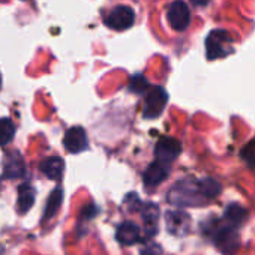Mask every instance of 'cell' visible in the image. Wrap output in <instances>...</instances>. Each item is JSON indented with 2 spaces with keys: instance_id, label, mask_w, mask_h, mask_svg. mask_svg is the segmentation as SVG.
Wrapping results in <instances>:
<instances>
[{
  "instance_id": "cb8c5ba5",
  "label": "cell",
  "mask_w": 255,
  "mask_h": 255,
  "mask_svg": "<svg viewBox=\"0 0 255 255\" xmlns=\"http://www.w3.org/2000/svg\"><path fill=\"white\" fill-rule=\"evenodd\" d=\"M0 87H2V77H0Z\"/></svg>"
},
{
  "instance_id": "3957f363",
  "label": "cell",
  "mask_w": 255,
  "mask_h": 255,
  "mask_svg": "<svg viewBox=\"0 0 255 255\" xmlns=\"http://www.w3.org/2000/svg\"><path fill=\"white\" fill-rule=\"evenodd\" d=\"M213 242L224 255H234L240 248L239 234L231 225H218L213 230Z\"/></svg>"
},
{
  "instance_id": "44dd1931",
  "label": "cell",
  "mask_w": 255,
  "mask_h": 255,
  "mask_svg": "<svg viewBox=\"0 0 255 255\" xmlns=\"http://www.w3.org/2000/svg\"><path fill=\"white\" fill-rule=\"evenodd\" d=\"M147 89H149V83H147V80L141 74L134 75L131 78V81H129V90L131 92H134V93H144Z\"/></svg>"
},
{
  "instance_id": "603a6c76",
  "label": "cell",
  "mask_w": 255,
  "mask_h": 255,
  "mask_svg": "<svg viewBox=\"0 0 255 255\" xmlns=\"http://www.w3.org/2000/svg\"><path fill=\"white\" fill-rule=\"evenodd\" d=\"M191 2L194 5H197V6H204V5H207L210 2V0H191Z\"/></svg>"
},
{
  "instance_id": "ba28073f",
  "label": "cell",
  "mask_w": 255,
  "mask_h": 255,
  "mask_svg": "<svg viewBox=\"0 0 255 255\" xmlns=\"http://www.w3.org/2000/svg\"><path fill=\"white\" fill-rule=\"evenodd\" d=\"M165 224L168 233L177 237H183L191 230V216L182 210H170L165 213Z\"/></svg>"
},
{
  "instance_id": "e0dca14e",
  "label": "cell",
  "mask_w": 255,
  "mask_h": 255,
  "mask_svg": "<svg viewBox=\"0 0 255 255\" xmlns=\"http://www.w3.org/2000/svg\"><path fill=\"white\" fill-rule=\"evenodd\" d=\"M197 186H198V191H200V194L203 195L204 200H213V198H216V197L221 194V191H222L221 183H219L216 179H213V177L201 179V180L197 183Z\"/></svg>"
},
{
  "instance_id": "30bf717a",
  "label": "cell",
  "mask_w": 255,
  "mask_h": 255,
  "mask_svg": "<svg viewBox=\"0 0 255 255\" xmlns=\"http://www.w3.org/2000/svg\"><path fill=\"white\" fill-rule=\"evenodd\" d=\"M26 174L24 159L20 152L12 150L5 155L3 159V179H20Z\"/></svg>"
},
{
  "instance_id": "ffe728a7",
  "label": "cell",
  "mask_w": 255,
  "mask_h": 255,
  "mask_svg": "<svg viewBox=\"0 0 255 255\" xmlns=\"http://www.w3.org/2000/svg\"><path fill=\"white\" fill-rule=\"evenodd\" d=\"M242 158L246 162V165L255 171V138L251 140L242 150Z\"/></svg>"
},
{
  "instance_id": "52a82bcc",
  "label": "cell",
  "mask_w": 255,
  "mask_h": 255,
  "mask_svg": "<svg viewBox=\"0 0 255 255\" xmlns=\"http://www.w3.org/2000/svg\"><path fill=\"white\" fill-rule=\"evenodd\" d=\"M167 18L170 26L177 30V32H183L189 23H191V12L189 8L185 2L182 0H176L168 6V12H167Z\"/></svg>"
},
{
  "instance_id": "5b68a950",
  "label": "cell",
  "mask_w": 255,
  "mask_h": 255,
  "mask_svg": "<svg viewBox=\"0 0 255 255\" xmlns=\"http://www.w3.org/2000/svg\"><path fill=\"white\" fill-rule=\"evenodd\" d=\"M182 152V143L173 137H162L155 147V158L158 162L168 165L176 161V158Z\"/></svg>"
},
{
  "instance_id": "7402d4cb",
  "label": "cell",
  "mask_w": 255,
  "mask_h": 255,
  "mask_svg": "<svg viewBox=\"0 0 255 255\" xmlns=\"http://www.w3.org/2000/svg\"><path fill=\"white\" fill-rule=\"evenodd\" d=\"M141 255H164V251L159 245L149 243V245H146V248H143Z\"/></svg>"
},
{
  "instance_id": "4fadbf2b",
  "label": "cell",
  "mask_w": 255,
  "mask_h": 255,
  "mask_svg": "<svg viewBox=\"0 0 255 255\" xmlns=\"http://www.w3.org/2000/svg\"><path fill=\"white\" fill-rule=\"evenodd\" d=\"M141 216L146 228V237L150 239L158 233V218H159V209L153 203H147L141 206Z\"/></svg>"
},
{
  "instance_id": "6da1fadb",
  "label": "cell",
  "mask_w": 255,
  "mask_h": 255,
  "mask_svg": "<svg viewBox=\"0 0 255 255\" xmlns=\"http://www.w3.org/2000/svg\"><path fill=\"white\" fill-rule=\"evenodd\" d=\"M168 201L174 206H182V207H197L200 206L204 198L198 191V186L195 188L192 185H188L185 182H179L173 189L168 192Z\"/></svg>"
},
{
  "instance_id": "ac0fdd59",
  "label": "cell",
  "mask_w": 255,
  "mask_h": 255,
  "mask_svg": "<svg viewBox=\"0 0 255 255\" xmlns=\"http://www.w3.org/2000/svg\"><path fill=\"white\" fill-rule=\"evenodd\" d=\"M63 201V191L62 188H56L53 189V192L50 194L48 200H47V206H45V212H44V221H50L51 218L56 216V213L59 212L60 206Z\"/></svg>"
},
{
  "instance_id": "8992f818",
  "label": "cell",
  "mask_w": 255,
  "mask_h": 255,
  "mask_svg": "<svg viewBox=\"0 0 255 255\" xmlns=\"http://www.w3.org/2000/svg\"><path fill=\"white\" fill-rule=\"evenodd\" d=\"M135 14L129 6H116L105 18V24L113 30H126L134 24Z\"/></svg>"
},
{
  "instance_id": "7a4b0ae2",
  "label": "cell",
  "mask_w": 255,
  "mask_h": 255,
  "mask_svg": "<svg viewBox=\"0 0 255 255\" xmlns=\"http://www.w3.org/2000/svg\"><path fill=\"white\" fill-rule=\"evenodd\" d=\"M233 38L230 36L228 32L225 30H213L206 39V51H207V59L215 60L228 56L233 48Z\"/></svg>"
},
{
  "instance_id": "7c38bea8",
  "label": "cell",
  "mask_w": 255,
  "mask_h": 255,
  "mask_svg": "<svg viewBox=\"0 0 255 255\" xmlns=\"http://www.w3.org/2000/svg\"><path fill=\"white\" fill-rule=\"evenodd\" d=\"M116 239L119 243H122L125 246H131V245H135L141 239V231L137 224H134L131 221H125L117 227Z\"/></svg>"
},
{
  "instance_id": "5bb4252c",
  "label": "cell",
  "mask_w": 255,
  "mask_h": 255,
  "mask_svg": "<svg viewBox=\"0 0 255 255\" xmlns=\"http://www.w3.org/2000/svg\"><path fill=\"white\" fill-rule=\"evenodd\" d=\"M39 170L45 177H48L51 180H60L63 176L65 162L59 156H50V158H45L44 161H41Z\"/></svg>"
},
{
  "instance_id": "d6986e66",
  "label": "cell",
  "mask_w": 255,
  "mask_h": 255,
  "mask_svg": "<svg viewBox=\"0 0 255 255\" xmlns=\"http://www.w3.org/2000/svg\"><path fill=\"white\" fill-rule=\"evenodd\" d=\"M15 135V125L11 119L3 117L0 119V147L8 146Z\"/></svg>"
},
{
  "instance_id": "8fae6325",
  "label": "cell",
  "mask_w": 255,
  "mask_h": 255,
  "mask_svg": "<svg viewBox=\"0 0 255 255\" xmlns=\"http://www.w3.org/2000/svg\"><path fill=\"white\" fill-rule=\"evenodd\" d=\"M168 173H170V167L168 165H164V164H161L158 161L152 162L147 167V170L144 171V174H143L144 186L156 188L158 185H161L168 177Z\"/></svg>"
},
{
  "instance_id": "2e32d148",
  "label": "cell",
  "mask_w": 255,
  "mask_h": 255,
  "mask_svg": "<svg viewBox=\"0 0 255 255\" xmlns=\"http://www.w3.org/2000/svg\"><path fill=\"white\" fill-rule=\"evenodd\" d=\"M224 218L225 221L228 222V225L231 227H240L243 225L248 218H249V212L248 209H245L243 206L237 204V203H233V204H228L225 212H224Z\"/></svg>"
},
{
  "instance_id": "9a60e30c",
  "label": "cell",
  "mask_w": 255,
  "mask_h": 255,
  "mask_svg": "<svg viewBox=\"0 0 255 255\" xmlns=\"http://www.w3.org/2000/svg\"><path fill=\"white\" fill-rule=\"evenodd\" d=\"M35 198H36V191L32 185L29 183H23L18 188V198H17V210L20 215H26L32 206L35 204Z\"/></svg>"
},
{
  "instance_id": "277c9868",
  "label": "cell",
  "mask_w": 255,
  "mask_h": 255,
  "mask_svg": "<svg viewBox=\"0 0 255 255\" xmlns=\"http://www.w3.org/2000/svg\"><path fill=\"white\" fill-rule=\"evenodd\" d=\"M168 102V93L161 86H152L147 90L146 99H144V110L143 116L146 119H156L162 114L165 105Z\"/></svg>"
},
{
  "instance_id": "9c48e42d",
  "label": "cell",
  "mask_w": 255,
  "mask_h": 255,
  "mask_svg": "<svg viewBox=\"0 0 255 255\" xmlns=\"http://www.w3.org/2000/svg\"><path fill=\"white\" fill-rule=\"evenodd\" d=\"M63 146L69 153H81L89 147V138L81 126H74L66 131L63 137Z\"/></svg>"
}]
</instances>
